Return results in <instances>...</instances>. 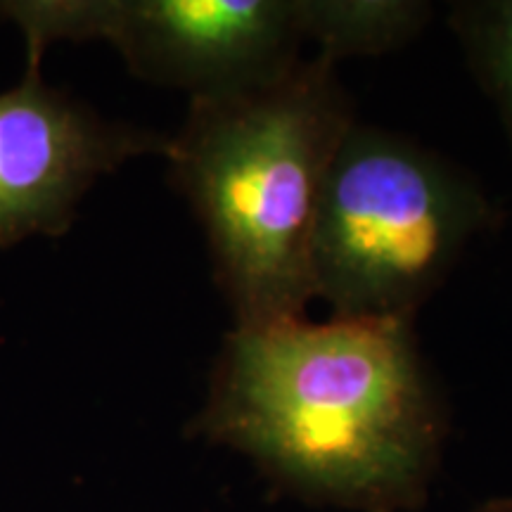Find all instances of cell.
<instances>
[{"label":"cell","instance_id":"cell-1","mask_svg":"<svg viewBox=\"0 0 512 512\" xmlns=\"http://www.w3.org/2000/svg\"><path fill=\"white\" fill-rule=\"evenodd\" d=\"M446 430L413 323L370 318L233 328L190 422L290 494L356 512L422 508Z\"/></svg>","mask_w":512,"mask_h":512},{"label":"cell","instance_id":"cell-2","mask_svg":"<svg viewBox=\"0 0 512 512\" xmlns=\"http://www.w3.org/2000/svg\"><path fill=\"white\" fill-rule=\"evenodd\" d=\"M354 124L347 88L320 55L256 91L190 100L164 155L207 233L235 328L306 318L320 195Z\"/></svg>","mask_w":512,"mask_h":512},{"label":"cell","instance_id":"cell-3","mask_svg":"<svg viewBox=\"0 0 512 512\" xmlns=\"http://www.w3.org/2000/svg\"><path fill=\"white\" fill-rule=\"evenodd\" d=\"M496 221L472 176L413 140L354 124L320 195L313 297L332 318L408 320Z\"/></svg>","mask_w":512,"mask_h":512},{"label":"cell","instance_id":"cell-4","mask_svg":"<svg viewBox=\"0 0 512 512\" xmlns=\"http://www.w3.org/2000/svg\"><path fill=\"white\" fill-rule=\"evenodd\" d=\"M29 64L57 38H105L133 74L190 100L256 91L302 60L297 0H60L3 3Z\"/></svg>","mask_w":512,"mask_h":512},{"label":"cell","instance_id":"cell-5","mask_svg":"<svg viewBox=\"0 0 512 512\" xmlns=\"http://www.w3.org/2000/svg\"><path fill=\"white\" fill-rule=\"evenodd\" d=\"M157 133L102 119L43 83L29 67L0 93V247L31 235H62L100 176L128 159L166 152Z\"/></svg>","mask_w":512,"mask_h":512},{"label":"cell","instance_id":"cell-6","mask_svg":"<svg viewBox=\"0 0 512 512\" xmlns=\"http://www.w3.org/2000/svg\"><path fill=\"white\" fill-rule=\"evenodd\" d=\"M297 8L304 41L332 64L403 48L432 17V5L420 0H297Z\"/></svg>","mask_w":512,"mask_h":512},{"label":"cell","instance_id":"cell-7","mask_svg":"<svg viewBox=\"0 0 512 512\" xmlns=\"http://www.w3.org/2000/svg\"><path fill=\"white\" fill-rule=\"evenodd\" d=\"M451 8V27L512 143V0H470Z\"/></svg>","mask_w":512,"mask_h":512},{"label":"cell","instance_id":"cell-8","mask_svg":"<svg viewBox=\"0 0 512 512\" xmlns=\"http://www.w3.org/2000/svg\"><path fill=\"white\" fill-rule=\"evenodd\" d=\"M472 512H512V496H496L479 503Z\"/></svg>","mask_w":512,"mask_h":512}]
</instances>
